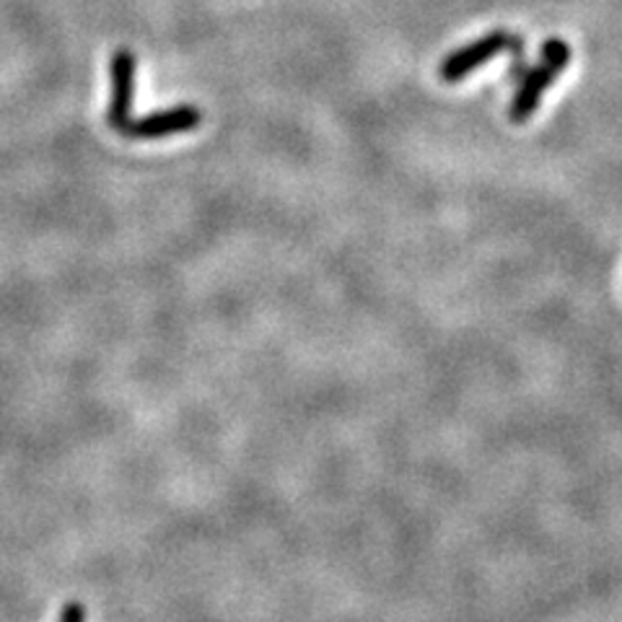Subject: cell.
Here are the masks:
<instances>
[{
  "label": "cell",
  "instance_id": "cell-1",
  "mask_svg": "<svg viewBox=\"0 0 622 622\" xmlns=\"http://www.w3.org/2000/svg\"><path fill=\"white\" fill-rule=\"evenodd\" d=\"M570 63V47L566 39L550 37L545 45H542V63H538L532 70H527L524 78H521L517 94H513L509 117L513 123H527L545 97V91L550 89V83L555 81V76H561L563 70L568 68Z\"/></svg>",
  "mask_w": 622,
  "mask_h": 622
},
{
  "label": "cell",
  "instance_id": "cell-4",
  "mask_svg": "<svg viewBox=\"0 0 622 622\" xmlns=\"http://www.w3.org/2000/svg\"><path fill=\"white\" fill-rule=\"evenodd\" d=\"M133 97H135V55L131 49H117L112 55V99L106 110V123L112 131L123 133L133 120Z\"/></svg>",
  "mask_w": 622,
  "mask_h": 622
},
{
  "label": "cell",
  "instance_id": "cell-2",
  "mask_svg": "<svg viewBox=\"0 0 622 622\" xmlns=\"http://www.w3.org/2000/svg\"><path fill=\"white\" fill-rule=\"evenodd\" d=\"M517 39L519 37H513V34L504 32V29L485 34V37L470 42V45L454 49L452 55L443 57V63H441V68H439V76L446 83L462 81V78L470 76L472 70L483 68L485 63L493 60V57H496V55L506 53V49H511L513 45H517Z\"/></svg>",
  "mask_w": 622,
  "mask_h": 622
},
{
  "label": "cell",
  "instance_id": "cell-5",
  "mask_svg": "<svg viewBox=\"0 0 622 622\" xmlns=\"http://www.w3.org/2000/svg\"><path fill=\"white\" fill-rule=\"evenodd\" d=\"M60 622H86V610L78 602H70L60 612Z\"/></svg>",
  "mask_w": 622,
  "mask_h": 622
},
{
  "label": "cell",
  "instance_id": "cell-3",
  "mask_svg": "<svg viewBox=\"0 0 622 622\" xmlns=\"http://www.w3.org/2000/svg\"><path fill=\"white\" fill-rule=\"evenodd\" d=\"M200 123H203V114H200L197 106L180 104L171 106V110L148 114V117L131 120V123L125 125L123 135L133 140H156L167 138V135L197 131Z\"/></svg>",
  "mask_w": 622,
  "mask_h": 622
}]
</instances>
